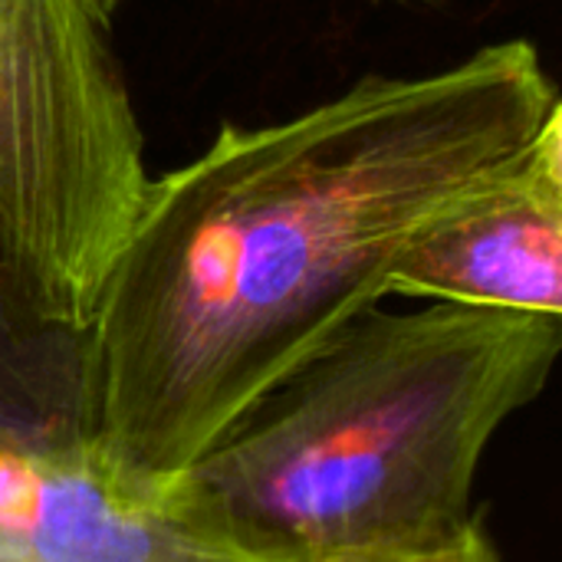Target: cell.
Wrapping results in <instances>:
<instances>
[{"label":"cell","instance_id":"1","mask_svg":"<svg viewBox=\"0 0 562 562\" xmlns=\"http://www.w3.org/2000/svg\"><path fill=\"white\" fill-rule=\"evenodd\" d=\"M562 112L514 36L418 76L369 72L267 125L224 122L151 175L89 319V428L165 484L389 296L405 250L487 194Z\"/></svg>","mask_w":562,"mask_h":562},{"label":"cell","instance_id":"2","mask_svg":"<svg viewBox=\"0 0 562 562\" xmlns=\"http://www.w3.org/2000/svg\"><path fill=\"white\" fill-rule=\"evenodd\" d=\"M562 316L366 310L263 392L168 501L254 562L438 533L471 517L494 435L557 366Z\"/></svg>","mask_w":562,"mask_h":562},{"label":"cell","instance_id":"3","mask_svg":"<svg viewBox=\"0 0 562 562\" xmlns=\"http://www.w3.org/2000/svg\"><path fill=\"white\" fill-rule=\"evenodd\" d=\"M122 0H0V277L89 329L151 184Z\"/></svg>","mask_w":562,"mask_h":562},{"label":"cell","instance_id":"4","mask_svg":"<svg viewBox=\"0 0 562 562\" xmlns=\"http://www.w3.org/2000/svg\"><path fill=\"white\" fill-rule=\"evenodd\" d=\"M0 562H254L92 441L0 448Z\"/></svg>","mask_w":562,"mask_h":562},{"label":"cell","instance_id":"5","mask_svg":"<svg viewBox=\"0 0 562 562\" xmlns=\"http://www.w3.org/2000/svg\"><path fill=\"white\" fill-rule=\"evenodd\" d=\"M389 296L562 316V112L501 184L405 250Z\"/></svg>","mask_w":562,"mask_h":562},{"label":"cell","instance_id":"6","mask_svg":"<svg viewBox=\"0 0 562 562\" xmlns=\"http://www.w3.org/2000/svg\"><path fill=\"white\" fill-rule=\"evenodd\" d=\"M89 428V329L36 310L0 277V448H59Z\"/></svg>","mask_w":562,"mask_h":562},{"label":"cell","instance_id":"7","mask_svg":"<svg viewBox=\"0 0 562 562\" xmlns=\"http://www.w3.org/2000/svg\"><path fill=\"white\" fill-rule=\"evenodd\" d=\"M293 562H501V553L487 527L471 514L461 524L438 533L369 543V547H346V550H329Z\"/></svg>","mask_w":562,"mask_h":562}]
</instances>
